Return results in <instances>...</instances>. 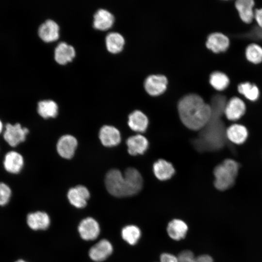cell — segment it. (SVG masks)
I'll return each instance as SVG.
<instances>
[{
    "label": "cell",
    "mask_w": 262,
    "mask_h": 262,
    "mask_svg": "<svg viewBox=\"0 0 262 262\" xmlns=\"http://www.w3.org/2000/svg\"><path fill=\"white\" fill-rule=\"evenodd\" d=\"M226 99L219 96L214 97L210 106L212 115L208 123L201 129L193 144L199 152L213 151L222 147L225 143L226 131L220 117L224 114Z\"/></svg>",
    "instance_id": "cell-1"
},
{
    "label": "cell",
    "mask_w": 262,
    "mask_h": 262,
    "mask_svg": "<svg viewBox=\"0 0 262 262\" xmlns=\"http://www.w3.org/2000/svg\"><path fill=\"white\" fill-rule=\"evenodd\" d=\"M178 109L182 123L195 131L201 130L209 121L212 115L210 105L195 94L182 98L178 103Z\"/></svg>",
    "instance_id": "cell-2"
},
{
    "label": "cell",
    "mask_w": 262,
    "mask_h": 262,
    "mask_svg": "<svg viewBox=\"0 0 262 262\" xmlns=\"http://www.w3.org/2000/svg\"><path fill=\"white\" fill-rule=\"evenodd\" d=\"M105 184L108 192L116 197L133 196L139 193L143 186V179L134 168L129 167L123 174L118 169H112L106 174Z\"/></svg>",
    "instance_id": "cell-3"
},
{
    "label": "cell",
    "mask_w": 262,
    "mask_h": 262,
    "mask_svg": "<svg viewBox=\"0 0 262 262\" xmlns=\"http://www.w3.org/2000/svg\"><path fill=\"white\" fill-rule=\"evenodd\" d=\"M239 164L233 159H227L214 169V185L220 191H224L232 186L239 172Z\"/></svg>",
    "instance_id": "cell-4"
},
{
    "label": "cell",
    "mask_w": 262,
    "mask_h": 262,
    "mask_svg": "<svg viewBox=\"0 0 262 262\" xmlns=\"http://www.w3.org/2000/svg\"><path fill=\"white\" fill-rule=\"evenodd\" d=\"M28 132V129L22 128L19 123L14 125L7 124L5 126L3 137L9 145L16 147L25 140L26 135Z\"/></svg>",
    "instance_id": "cell-5"
},
{
    "label": "cell",
    "mask_w": 262,
    "mask_h": 262,
    "mask_svg": "<svg viewBox=\"0 0 262 262\" xmlns=\"http://www.w3.org/2000/svg\"><path fill=\"white\" fill-rule=\"evenodd\" d=\"M246 111V106L243 100L238 97H233L227 101L224 114L228 120L236 121L243 116Z\"/></svg>",
    "instance_id": "cell-6"
},
{
    "label": "cell",
    "mask_w": 262,
    "mask_h": 262,
    "mask_svg": "<svg viewBox=\"0 0 262 262\" xmlns=\"http://www.w3.org/2000/svg\"><path fill=\"white\" fill-rule=\"evenodd\" d=\"M168 81L166 77L162 75H151L145 81V88L148 94L151 96H158L166 90Z\"/></svg>",
    "instance_id": "cell-7"
},
{
    "label": "cell",
    "mask_w": 262,
    "mask_h": 262,
    "mask_svg": "<svg viewBox=\"0 0 262 262\" xmlns=\"http://www.w3.org/2000/svg\"><path fill=\"white\" fill-rule=\"evenodd\" d=\"M78 230L83 239L89 241L95 240L98 237L100 228L97 221L92 217H87L80 222Z\"/></svg>",
    "instance_id": "cell-8"
},
{
    "label": "cell",
    "mask_w": 262,
    "mask_h": 262,
    "mask_svg": "<svg viewBox=\"0 0 262 262\" xmlns=\"http://www.w3.org/2000/svg\"><path fill=\"white\" fill-rule=\"evenodd\" d=\"M78 142L75 137L71 135H65L60 138L57 144V150L62 157L71 158L77 148Z\"/></svg>",
    "instance_id": "cell-9"
},
{
    "label": "cell",
    "mask_w": 262,
    "mask_h": 262,
    "mask_svg": "<svg viewBox=\"0 0 262 262\" xmlns=\"http://www.w3.org/2000/svg\"><path fill=\"white\" fill-rule=\"evenodd\" d=\"M70 203L78 208L84 207L90 197V193L84 186L79 185L70 188L67 193Z\"/></svg>",
    "instance_id": "cell-10"
},
{
    "label": "cell",
    "mask_w": 262,
    "mask_h": 262,
    "mask_svg": "<svg viewBox=\"0 0 262 262\" xmlns=\"http://www.w3.org/2000/svg\"><path fill=\"white\" fill-rule=\"evenodd\" d=\"M206 46L208 49L214 53L224 52L229 47V40L223 33L215 32L208 36Z\"/></svg>",
    "instance_id": "cell-11"
},
{
    "label": "cell",
    "mask_w": 262,
    "mask_h": 262,
    "mask_svg": "<svg viewBox=\"0 0 262 262\" xmlns=\"http://www.w3.org/2000/svg\"><path fill=\"white\" fill-rule=\"evenodd\" d=\"M112 252L113 246L110 242L102 239L90 248L89 255L92 260L100 262L106 259Z\"/></svg>",
    "instance_id": "cell-12"
},
{
    "label": "cell",
    "mask_w": 262,
    "mask_h": 262,
    "mask_svg": "<svg viewBox=\"0 0 262 262\" xmlns=\"http://www.w3.org/2000/svg\"><path fill=\"white\" fill-rule=\"evenodd\" d=\"M99 138L102 144L108 147L116 146L121 141L119 131L116 128L109 125H104L100 128Z\"/></svg>",
    "instance_id": "cell-13"
},
{
    "label": "cell",
    "mask_w": 262,
    "mask_h": 262,
    "mask_svg": "<svg viewBox=\"0 0 262 262\" xmlns=\"http://www.w3.org/2000/svg\"><path fill=\"white\" fill-rule=\"evenodd\" d=\"M59 26L52 19H47L39 26L38 35L43 41L51 42L57 40L59 36Z\"/></svg>",
    "instance_id": "cell-14"
},
{
    "label": "cell",
    "mask_w": 262,
    "mask_h": 262,
    "mask_svg": "<svg viewBox=\"0 0 262 262\" xmlns=\"http://www.w3.org/2000/svg\"><path fill=\"white\" fill-rule=\"evenodd\" d=\"M248 132L247 128L240 124H234L226 129V138L233 144L240 145L244 143L247 138Z\"/></svg>",
    "instance_id": "cell-15"
},
{
    "label": "cell",
    "mask_w": 262,
    "mask_h": 262,
    "mask_svg": "<svg viewBox=\"0 0 262 262\" xmlns=\"http://www.w3.org/2000/svg\"><path fill=\"white\" fill-rule=\"evenodd\" d=\"M126 144L128 152L131 155L143 154L148 147L147 140L140 134L130 137L127 140Z\"/></svg>",
    "instance_id": "cell-16"
},
{
    "label": "cell",
    "mask_w": 262,
    "mask_h": 262,
    "mask_svg": "<svg viewBox=\"0 0 262 262\" xmlns=\"http://www.w3.org/2000/svg\"><path fill=\"white\" fill-rule=\"evenodd\" d=\"M255 2L252 0H238L235 3V8L241 19L245 23H250L254 18L253 7Z\"/></svg>",
    "instance_id": "cell-17"
},
{
    "label": "cell",
    "mask_w": 262,
    "mask_h": 262,
    "mask_svg": "<svg viewBox=\"0 0 262 262\" xmlns=\"http://www.w3.org/2000/svg\"><path fill=\"white\" fill-rule=\"evenodd\" d=\"M75 56V50L73 46L66 42H61L54 49V59L59 64L64 65L72 61Z\"/></svg>",
    "instance_id": "cell-18"
},
{
    "label": "cell",
    "mask_w": 262,
    "mask_h": 262,
    "mask_svg": "<svg viewBox=\"0 0 262 262\" xmlns=\"http://www.w3.org/2000/svg\"><path fill=\"white\" fill-rule=\"evenodd\" d=\"M115 18L113 15L104 9L98 10L94 15L93 26L100 30H106L113 24Z\"/></svg>",
    "instance_id": "cell-19"
},
{
    "label": "cell",
    "mask_w": 262,
    "mask_h": 262,
    "mask_svg": "<svg viewBox=\"0 0 262 262\" xmlns=\"http://www.w3.org/2000/svg\"><path fill=\"white\" fill-rule=\"evenodd\" d=\"M27 222L29 227L33 230H44L49 227L50 219L46 213L36 212L28 214Z\"/></svg>",
    "instance_id": "cell-20"
},
{
    "label": "cell",
    "mask_w": 262,
    "mask_h": 262,
    "mask_svg": "<svg viewBox=\"0 0 262 262\" xmlns=\"http://www.w3.org/2000/svg\"><path fill=\"white\" fill-rule=\"evenodd\" d=\"M128 123L130 128L133 131L143 132L146 131L147 128L148 120L143 112L135 110L129 115Z\"/></svg>",
    "instance_id": "cell-21"
},
{
    "label": "cell",
    "mask_w": 262,
    "mask_h": 262,
    "mask_svg": "<svg viewBox=\"0 0 262 262\" xmlns=\"http://www.w3.org/2000/svg\"><path fill=\"white\" fill-rule=\"evenodd\" d=\"M153 172L156 177L161 180L170 179L175 173V169L169 162L160 159L153 165Z\"/></svg>",
    "instance_id": "cell-22"
},
{
    "label": "cell",
    "mask_w": 262,
    "mask_h": 262,
    "mask_svg": "<svg viewBox=\"0 0 262 262\" xmlns=\"http://www.w3.org/2000/svg\"><path fill=\"white\" fill-rule=\"evenodd\" d=\"M23 163L21 155L14 151H10L5 155L3 163L5 169L11 173H18L20 172Z\"/></svg>",
    "instance_id": "cell-23"
},
{
    "label": "cell",
    "mask_w": 262,
    "mask_h": 262,
    "mask_svg": "<svg viewBox=\"0 0 262 262\" xmlns=\"http://www.w3.org/2000/svg\"><path fill=\"white\" fill-rule=\"evenodd\" d=\"M188 230L187 224L182 220L173 219L168 224L167 232L170 238L175 240L184 238Z\"/></svg>",
    "instance_id": "cell-24"
},
{
    "label": "cell",
    "mask_w": 262,
    "mask_h": 262,
    "mask_svg": "<svg viewBox=\"0 0 262 262\" xmlns=\"http://www.w3.org/2000/svg\"><path fill=\"white\" fill-rule=\"evenodd\" d=\"M105 43L109 51L113 53H117L122 50L125 40L119 33L111 32L106 35Z\"/></svg>",
    "instance_id": "cell-25"
},
{
    "label": "cell",
    "mask_w": 262,
    "mask_h": 262,
    "mask_svg": "<svg viewBox=\"0 0 262 262\" xmlns=\"http://www.w3.org/2000/svg\"><path fill=\"white\" fill-rule=\"evenodd\" d=\"M57 103L52 100H44L38 103L37 112L43 118L55 117L58 114Z\"/></svg>",
    "instance_id": "cell-26"
},
{
    "label": "cell",
    "mask_w": 262,
    "mask_h": 262,
    "mask_svg": "<svg viewBox=\"0 0 262 262\" xmlns=\"http://www.w3.org/2000/svg\"><path fill=\"white\" fill-rule=\"evenodd\" d=\"M237 89L241 94L250 101H256L259 97L260 92L258 86L250 82H247L239 84Z\"/></svg>",
    "instance_id": "cell-27"
},
{
    "label": "cell",
    "mask_w": 262,
    "mask_h": 262,
    "mask_svg": "<svg viewBox=\"0 0 262 262\" xmlns=\"http://www.w3.org/2000/svg\"><path fill=\"white\" fill-rule=\"evenodd\" d=\"M210 83L216 90L222 91L226 89L229 85V79L224 73L214 71L210 76Z\"/></svg>",
    "instance_id": "cell-28"
},
{
    "label": "cell",
    "mask_w": 262,
    "mask_h": 262,
    "mask_svg": "<svg viewBox=\"0 0 262 262\" xmlns=\"http://www.w3.org/2000/svg\"><path fill=\"white\" fill-rule=\"evenodd\" d=\"M141 232L138 227L134 225L125 226L122 229V238L131 245H135L141 237Z\"/></svg>",
    "instance_id": "cell-29"
},
{
    "label": "cell",
    "mask_w": 262,
    "mask_h": 262,
    "mask_svg": "<svg viewBox=\"0 0 262 262\" xmlns=\"http://www.w3.org/2000/svg\"><path fill=\"white\" fill-rule=\"evenodd\" d=\"M247 60L254 64L262 62V47L258 44L251 43L247 46L246 49Z\"/></svg>",
    "instance_id": "cell-30"
},
{
    "label": "cell",
    "mask_w": 262,
    "mask_h": 262,
    "mask_svg": "<svg viewBox=\"0 0 262 262\" xmlns=\"http://www.w3.org/2000/svg\"><path fill=\"white\" fill-rule=\"evenodd\" d=\"M11 191L8 185L0 183V205H6L9 201Z\"/></svg>",
    "instance_id": "cell-31"
},
{
    "label": "cell",
    "mask_w": 262,
    "mask_h": 262,
    "mask_svg": "<svg viewBox=\"0 0 262 262\" xmlns=\"http://www.w3.org/2000/svg\"><path fill=\"white\" fill-rule=\"evenodd\" d=\"M178 258L179 262H196L193 253L188 250L181 252Z\"/></svg>",
    "instance_id": "cell-32"
},
{
    "label": "cell",
    "mask_w": 262,
    "mask_h": 262,
    "mask_svg": "<svg viewBox=\"0 0 262 262\" xmlns=\"http://www.w3.org/2000/svg\"><path fill=\"white\" fill-rule=\"evenodd\" d=\"M160 262H179L178 258L170 253H164L160 256Z\"/></svg>",
    "instance_id": "cell-33"
},
{
    "label": "cell",
    "mask_w": 262,
    "mask_h": 262,
    "mask_svg": "<svg viewBox=\"0 0 262 262\" xmlns=\"http://www.w3.org/2000/svg\"><path fill=\"white\" fill-rule=\"evenodd\" d=\"M254 19L259 27L262 29V8L257 9L254 11Z\"/></svg>",
    "instance_id": "cell-34"
},
{
    "label": "cell",
    "mask_w": 262,
    "mask_h": 262,
    "mask_svg": "<svg viewBox=\"0 0 262 262\" xmlns=\"http://www.w3.org/2000/svg\"><path fill=\"white\" fill-rule=\"evenodd\" d=\"M196 262H213V258L208 255H201L196 257Z\"/></svg>",
    "instance_id": "cell-35"
},
{
    "label": "cell",
    "mask_w": 262,
    "mask_h": 262,
    "mask_svg": "<svg viewBox=\"0 0 262 262\" xmlns=\"http://www.w3.org/2000/svg\"><path fill=\"white\" fill-rule=\"evenodd\" d=\"M255 31L257 36L262 40V29L259 27L256 29Z\"/></svg>",
    "instance_id": "cell-36"
},
{
    "label": "cell",
    "mask_w": 262,
    "mask_h": 262,
    "mask_svg": "<svg viewBox=\"0 0 262 262\" xmlns=\"http://www.w3.org/2000/svg\"><path fill=\"white\" fill-rule=\"evenodd\" d=\"M2 128H3L2 123L1 121L0 120V133L2 131Z\"/></svg>",
    "instance_id": "cell-37"
},
{
    "label": "cell",
    "mask_w": 262,
    "mask_h": 262,
    "mask_svg": "<svg viewBox=\"0 0 262 262\" xmlns=\"http://www.w3.org/2000/svg\"><path fill=\"white\" fill-rule=\"evenodd\" d=\"M15 262H25V261H23L22 260H18V261H17Z\"/></svg>",
    "instance_id": "cell-38"
}]
</instances>
